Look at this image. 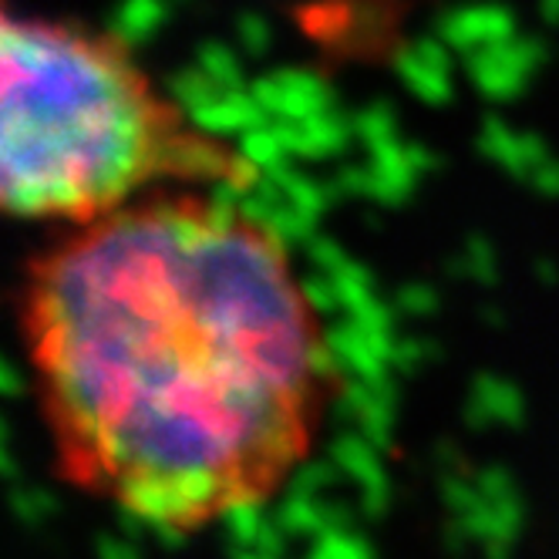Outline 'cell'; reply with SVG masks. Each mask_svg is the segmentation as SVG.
<instances>
[{"label": "cell", "mask_w": 559, "mask_h": 559, "mask_svg": "<svg viewBox=\"0 0 559 559\" xmlns=\"http://www.w3.org/2000/svg\"><path fill=\"white\" fill-rule=\"evenodd\" d=\"M350 321L361 328L365 334H374V331H394V307L378 300V297H368L361 307L347 310Z\"/></svg>", "instance_id": "cell-31"}, {"label": "cell", "mask_w": 559, "mask_h": 559, "mask_svg": "<svg viewBox=\"0 0 559 559\" xmlns=\"http://www.w3.org/2000/svg\"><path fill=\"white\" fill-rule=\"evenodd\" d=\"M526 182H530L536 192H543V195H559V163L549 155L546 163H539V166L530 169Z\"/></svg>", "instance_id": "cell-42"}, {"label": "cell", "mask_w": 559, "mask_h": 559, "mask_svg": "<svg viewBox=\"0 0 559 559\" xmlns=\"http://www.w3.org/2000/svg\"><path fill=\"white\" fill-rule=\"evenodd\" d=\"M34 324L68 438L111 478L219 472L233 492L297 459L310 337L260 229L169 203L118 216L51 260Z\"/></svg>", "instance_id": "cell-1"}, {"label": "cell", "mask_w": 559, "mask_h": 559, "mask_svg": "<svg viewBox=\"0 0 559 559\" xmlns=\"http://www.w3.org/2000/svg\"><path fill=\"white\" fill-rule=\"evenodd\" d=\"M435 465H438V472H442V475L465 468V462H462V455H459V449L452 442H438L435 445Z\"/></svg>", "instance_id": "cell-51"}, {"label": "cell", "mask_w": 559, "mask_h": 559, "mask_svg": "<svg viewBox=\"0 0 559 559\" xmlns=\"http://www.w3.org/2000/svg\"><path fill=\"white\" fill-rule=\"evenodd\" d=\"M533 273H536V280H543L546 287H552L556 280H559V273H556V263H552V260H536Z\"/></svg>", "instance_id": "cell-53"}, {"label": "cell", "mask_w": 559, "mask_h": 559, "mask_svg": "<svg viewBox=\"0 0 559 559\" xmlns=\"http://www.w3.org/2000/svg\"><path fill=\"white\" fill-rule=\"evenodd\" d=\"M307 374H310V381H344V378H350V371H347V365L341 361V357L331 350V344L328 341H310L307 344Z\"/></svg>", "instance_id": "cell-28"}, {"label": "cell", "mask_w": 559, "mask_h": 559, "mask_svg": "<svg viewBox=\"0 0 559 559\" xmlns=\"http://www.w3.org/2000/svg\"><path fill=\"white\" fill-rule=\"evenodd\" d=\"M300 129H304L300 158H334L337 152H344V145L354 135V118H344L337 108H331L304 118Z\"/></svg>", "instance_id": "cell-9"}, {"label": "cell", "mask_w": 559, "mask_h": 559, "mask_svg": "<svg viewBox=\"0 0 559 559\" xmlns=\"http://www.w3.org/2000/svg\"><path fill=\"white\" fill-rule=\"evenodd\" d=\"M95 552L102 559H132L139 552V543H132L122 533H98L95 536Z\"/></svg>", "instance_id": "cell-39"}, {"label": "cell", "mask_w": 559, "mask_h": 559, "mask_svg": "<svg viewBox=\"0 0 559 559\" xmlns=\"http://www.w3.org/2000/svg\"><path fill=\"white\" fill-rule=\"evenodd\" d=\"M21 378H17V368L11 365V361H4L0 365V391H4L8 397H14V394H21Z\"/></svg>", "instance_id": "cell-52"}, {"label": "cell", "mask_w": 559, "mask_h": 559, "mask_svg": "<svg viewBox=\"0 0 559 559\" xmlns=\"http://www.w3.org/2000/svg\"><path fill=\"white\" fill-rule=\"evenodd\" d=\"M297 290H300L304 307L313 310V313H321V317H331L334 310H344V307H341V294H337L334 276L324 273V270H313V273L300 276Z\"/></svg>", "instance_id": "cell-20"}, {"label": "cell", "mask_w": 559, "mask_h": 559, "mask_svg": "<svg viewBox=\"0 0 559 559\" xmlns=\"http://www.w3.org/2000/svg\"><path fill=\"white\" fill-rule=\"evenodd\" d=\"M341 475V468L331 462H304L297 465V472L290 475L287 489L290 492H300V496H321L328 486H334V478Z\"/></svg>", "instance_id": "cell-26"}, {"label": "cell", "mask_w": 559, "mask_h": 559, "mask_svg": "<svg viewBox=\"0 0 559 559\" xmlns=\"http://www.w3.org/2000/svg\"><path fill=\"white\" fill-rule=\"evenodd\" d=\"M155 169H173L192 179H216L229 169V155H223L216 145L203 139H173L158 135L152 148V173Z\"/></svg>", "instance_id": "cell-4"}, {"label": "cell", "mask_w": 559, "mask_h": 559, "mask_svg": "<svg viewBox=\"0 0 559 559\" xmlns=\"http://www.w3.org/2000/svg\"><path fill=\"white\" fill-rule=\"evenodd\" d=\"M519 152H523V158H526V166H530V169L539 166V163H546V158H549V148H546V142H543L536 132H519Z\"/></svg>", "instance_id": "cell-47"}, {"label": "cell", "mask_w": 559, "mask_h": 559, "mask_svg": "<svg viewBox=\"0 0 559 559\" xmlns=\"http://www.w3.org/2000/svg\"><path fill=\"white\" fill-rule=\"evenodd\" d=\"M4 206L14 216L108 206L152 173L155 111L129 48L4 17Z\"/></svg>", "instance_id": "cell-2"}, {"label": "cell", "mask_w": 559, "mask_h": 559, "mask_svg": "<svg viewBox=\"0 0 559 559\" xmlns=\"http://www.w3.org/2000/svg\"><path fill=\"white\" fill-rule=\"evenodd\" d=\"M374 546L357 530H321L310 536V556L313 559H368Z\"/></svg>", "instance_id": "cell-16"}, {"label": "cell", "mask_w": 559, "mask_h": 559, "mask_svg": "<svg viewBox=\"0 0 559 559\" xmlns=\"http://www.w3.org/2000/svg\"><path fill=\"white\" fill-rule=\"evenodd\" d=\"M438 496H442V506L449 509V515H465L472 506H478L486 496L478 492L475 478H465L462 472H449L438 483Z\"/></svg>", "instance_id": "cell-24"}, {"label": "cell", "mask_w": 559, "mask_h": 559, "mask_svg": "<svg viewBox=\"0 0 559 559\" xmlns=\"http://www.w3.org/2000/svg\"><path fill=\"white\" fill-rule=\"evenodd\" d=\"M405 152H408V166L415 169V173H428V169H438V158L431 148H425V145H418V142H405Z\"/></svg>", "instance_id": "cell-50"}, {"label": "cell", "mask_w": 559, "mask_h": 559, "mask_svg": "<svg viewBox=\"0 0 559 559\" xmlns=\"http://www.w3.org/2000/svg\"><path fill=\"white\" fill-rule=\"evenodd\" d=\"M324 509V530H354V512L341 502H321Z\"/></svg>", "instance_id": "cell-49"}, {"label": "cell", "mask_w": 559, "mask_h": 559, "mask_svg": "<svg viewBox=\"0 0 559 559\" xmlns=\"http://www.w3.org/2000/svg\"><path fill=\"white\" fill-rule=\"evenodd\" d=\"M354 139H361L368 148L394 139V111L388 102H371L368 108H361L354 115Z\"/></svg>", "instance_id": "cell-22"}, {"label": "cell", "mask_w": 559, "mask_h": 559, "mask_svg": "<svg viewBox=\"0 0 559 559\" xmlns=\"http://www.w3.org/2000/svg\"><path fill=\"white\" fill-rule=\"evenodd\" d=\"M468 543H472V539H468V533H465V526H462V519L452 515L449 523H445V530H442V546H445L452 556H459Z\"/></svg>", "instance_id": "cell-48"}, {"label": "cell", "mask_w": 559, "mask_h": 559, "mask_svg": "<svg viewBox=\"0 0 559 559\" xmlns=\"http://www.w3.org/2000/svg\"><path fill=\"white\" fill-rule=\"evenodd\" d=\"M391 506V483H388V475L374 478V483L361 486V515L368 519H381Z\"/></svg>", "instance_id": "cell-38"}, {"label": "cell", "mask_w": 559, "mask_h": 559, "mask_svg": "<svg viewBox=\"0 0 559 559\" xmlns=\"http://www.w3.org/2000/svg\"><path fill=\"white\" fill-rule=\"evenodd\" d=\"M166 92H169V98H173V105L179 108V111H192V108H199L203 102H210V98H219L223 92H219V85L213 82V78L203 71V68H186V71H176L173 78H169V85H166Z\"/></svg>", "instance_id": "cell-15"}, {"label": "cell", "mask_w": 559, "mask_h": 559, "mask_svg": "<svg viewBox=\"0 0 559 559\" xmlns=\"http://www.w3.org/2000/svg\"><path fill=\"white\" fill-rule=\"evenodd\" d=\"M465 270L472 280H478V284H496L499 276V260H496V247L489 243L486 236H468L465 239Z\"/></svg>", "instance_id": "cell-25"}, {"label": "cell", "mask_w": 559, "mask_h": 559, "mask_svg": "<svg viewBox=\"0 0 559 559\" xmlns=\"http://www.w3.org/2000/svg\"><path fill=\"white\" fill-rule=\"evenodd\" d=\"M189 122L199 135H206V139H219V135H239V126H236V118L226 105V98H210L203 102L199 108L189 111Z\"/></svg>", "instance_id": "cell-21"}, {"label": "cell", "mask_w": 559, "mask_h": 559, "mask_svg": "<svg viewBox=\"0 0 559 559\" xmlns=\"http://www.w3.org/2000/svg\"><path fill=\"white\" fill-rule=\"evenodd\" d=\"M394 307L412 313V317H428V313L438 310V294L428 284H408V287H402L394 294Z\"/></svg>", "instance_id": "cell-33"}, {"label": "cell", "mask_w": 559, "mask_h": 559, "mask_svg": "<svg viewBox=\"0 0 559 559\" xmlns=\"http://www.w3.org/2000/svg\"><path fill=\"white\" fill-rule=\"evenodd\" d=\"M331 276H334V284H337L344 313L354 310V307H361L368 297H374V280H371V273H368L361 263L347 260V263H344L337 273H331Z\"/></svg>", "instance_id": "cell-23"}, {"label": "cell", "mask_w": 559, "mask_h": 559, "mask_svg": "<svg viewBox=\"0 0 559 559\" xmlns=\"http://www.w3.org/2000/svg\"><path fill=\"white\" fill-rule=\"evenodd\" d=\"M442 354V347H438V341H421V337H405L394 344V354H391V371L397 374H412L421 361H428V357H438Z\"/></svg>", "instance_id": "cell-30"}, {"label": "cell", "mask_w": 559, "mask_h": 559, "mask_svg": "<svg viewBox=\"0 0 559 559\" xmlns=\"http://www.w3.org/2000/svg\"><path fill=\"white\" fill-rule=\"evenodd\" d=\"M239 152H243L250 163H257L263 173L280 166L287 158L284 145H280V139L273 135V126H257V129H247V132H239Z\"/></svg>", "instance_id": "cell-19"}, {"label": "cell", "mask_w": 559, "mask_h": 559, "mask_svg": "<svg viewBox=\"0 0 559 559\" xmlns=\"http://www.w3.org/2000/svg\"><path fill=\"white\" fill-rule=\"evenodd\" d=\"M412 48H415V55H418L421 61H428V64H435V68H445V71H449V45L442 41V37H418V41H415Z\"/></svg>", "instance_id": "cell-46"}, {"label": "cell", "mask_w": 559, "mask_h": 559, "mask_svg": "<svg viewBox=\"0 0 559 559\" xmlns=\"http://www.w3.org/2000/svg\"><path fill=\"white\" fill-rule=\"evenodd\" d=\"M8 506H11V515L17 519L21 526H41L45 519H51L58 512V499L45 489H34V486H17L11 483V492H8Z\"/></svg>", "instance_id": "cell-17"}, {"label": "cell", "mask_w": 559, "mask_h": 559, "mask_svg": "<svg viewBox=\"0 0 559 559\" xmlns=\"http://www.w3.org/2000/svg\"><path fill=\"white\" fill-rule=\"evenodd\" d=\"M266 523V515L260 509V496L250 486L233 489L219 502V526H223V543L229 546H253L260 526Z\"/></svg>", "instance_id": "cell-7"}, {"label": "cell", "mask_w": 559, "mask_h": 559, "mask_svg": "<svg viewBox=\"0 0 559 559\" xmlns=\"http://www.w3.org/2000/svg\"><path fill=\"white\" fill-rule=\"evenodd\" d=\"M478 152H483L486 158H492L496 166H502L515 179L530 176L526 158H523V152H519V132H512L502 118H486L483 122V132H478Z\"/></svg>", "instance_id": "cell-11"}, {"label": "cell", "mask_w": 559, "mask_h": 559, "mask_svg": "<svg viewBox=\"0 0 559 559\" xmlns=\"http://www.w3.org/2000/svg\"><path fill=\"white\" fill-rule=\"evenodd\" d=\"M462 418H465V425H468L472 431H486L489 425H496V415L489 412V405H486L478 394H472V391H468V397H465Z\"/></svg>", "instance_id": "cell-43"}, {"label": "cell", "mask_w": 559, "mask_h": 559, "mask_svg": "<svg viewBox=\"0 0 559 559\" xmlns=\"http://www.w3.org/2000/svg\"><path fill=\"white\" fill-rule=\"evenodd\" d=\"M195 64L213 78V82L219 85V92L243 88V71H239V61L233 58V51H229V48H223V45H213V41H210V45L199 48Z\"/></svg>", "instance_id": "cell-18"}, {"label": "cell", "mask_w": 559, "mask_h": 559, "mask_svg": "<svg viewBox=\"0 0 559 559\" xmlns=\"http://www.w3.org/2000/svg\"><path fill=\"white\" fill-rule=\"evenodd\" d=\"M472 394H478L483 402L489 405V412L496 415L499 425H509V428H519L523 425V412H526V402H523V391L515 384L483 371L472 378Z\"/></svg>", "instance_id": "cell-12"}, {"label": "cell", "mask_w": 559, "mask_h": 559, "mask_svg": "<svg viewBox=\"0 0 559 559\" xmlns=\"http://www.w3.org/2000/svg\"><path fill=\"white\" fill-rule=\"evenodd\" d=\"M199 216H203V223H206L210 229H216V233L236 229V223H239V210L223 206V203H210V199H206V206L199 210Z\"/></svg>", "instance_id": "cell-44"}, {"label": "cell", "mask_w": 559, "mask_h": 559, "mask_svg": "<svg viewBox=\"0 0 559 559\" xmlns=\"http://www.w3.org/2000/svg\"><path fill=\"white\" fill-rule=\"evenodd\" d=\"M478 317H483V324H489V328H506V313L499 310V307H478Z\"/></svg>", "instance_id": "cell-54"}, {"label": "cell", "mask_w": 559, "mask_h": 559, "mask_svg": "<svg viewBox=\"0 0 559 559\" xmlns=\"http://www.w3.org/2000/svg\"><path fill=\"white\" fill-rule=\"evenodd\" d=\"M169 17V0H122L111 17L108 31L122 48H142L148 37L166 24Z\"/></svg>", "instance_id": "cell-6"}, {"label": "cell", "mask_w": 559, "mask_h": 559, "mask_svg": "<svg viewBox=\"0 0 559 559\" xmlns=\"http://www.w3.org/2000/svg\"><path fill=\"white\" fill-rule=\"evenodd\" d=\"M115 530L122 533V536H129L132 543H139L142 536H148V530H152V523L148 519L139 512V509H132V506H118V512H115Z\"/></svg>", "instance_id": "cell-40"}, {"label": "cell", "mask_w": 559, "mask_h": 559, "mask_svg": "<svg viewBox=\"0 0 559 559\" xmlns=\"http://www.w3.org/2000/svg\"><path fill=\"white\" fill-rule=\"evenodd\" d=\"M247 88H250V95L260 102V108L273 118L276 108H280V98H284V85H280L273 74H266V78H257V82L247 85Z\"/></svg>", "instance_id": "cell-41"}, {"label": "cell", "mask_w": 559, "mask_h": 559, "mask_svg": "<svg viewBox=\"0 0 559 559\" xmlns=\"http://www.w3.org/2000/svg\"><path fill=\"white\" fill-rule=\"evenodd\" d=\"M287 533L284 526L276 523V519H266V523L260 526L257 539H253V549H257V559H276V556H284L287 549Z\"/></svg>", "instance_id": "cell-37"}, {"label": "cell", "mask_w": 559, "mask_h": 559, "mask_svg": "<svg viewBox=\"0 0 559 559\" xmlns=\"http://www.w3.org/2000/svg\"><path fill=\"white\" fill-rule=\"evenodd\" d=\"M472 478H475L478 492H483L486 499H502V496L515 492V478L502 465H486V468H478Z\"/></svg>", "instance_id": "cell-34"}, {"label": "cell", "mask_w": 559, "mask_h": 559, "mask_svg": "<svg viewBox=\"0 0 559 559\" xmlns=\"http://www.w3.org/2000/svg\"><path fill=\"white\" fill-rule=\"evenodd\" d=\"M287 199H290L294 206H300L304 213H310L313 219H321V216L331 210V203H334V195H331L328 182H313V179H307V176H297V179L290 182Z\"/></svg>", "instance_id": "cell-27"}, {"label": "cell", "mask_w": 559, "mask_h": 559, "mask_svg": "<svg viewBox=\"0 0 559 559\" xmlns=\"http://www.w3.org/2000/svg\"><path fill=\"white\" fill-rule=\"evenodd\" d=\"M394 74L425 102V105H445L452 98V85H449V71L445 68H435L428 61H421L415 55V48H397L394 58Z\"/></svg>", "instance_id": "cell-8"}, {"label": "cell", "mask_w": 559, "mask_h": 559, "mask_svg": "<svg viewBox=\"0 0 559 559\" xmlns=\"http://www.w3.org/2000/svg\"><path fill=\"white\" fill-rule=\"evenodd\" d=\"M334 182H337L341 195H365V199H371V192H374V166L371 163L368 166H344L334 176Z\"/></svg>", "instance_id": "cell-36"}, {"label": "cell", "mask_w": 559, "mask_h": 559, "mask_svg": "<svg viewBox=\"0 0 559 559\" xmlns=\"http://www.w3.org/2000/svg\"><path fill=\"white\" fill-rule=\"evenodd\" d=\"M276 206H280L276 199H270V195H263L257 189H247L243 203H239V223H247L250 229H263Z\"/></svg>", "instance_id": "cell-35"}, {"label": "cell", "mask_w": 559, "mask_h": 559, "mask_svg": "<svg viewBox=\"0 0 559 559\" xmlns=\"http://www.w3.org/2000/svg\"><path fill=\"white\" fill-rule=\"evenodd\" d=\"M186 523H179V519H158V523H152L148 536L158 543V546H166V549H179L186 543Z\"/></svg>", "instance_id": "cell-45"}, {"label": "cell", "mask_w": 559, "mask_h": 559, "mask_svg": "<svg viewBox=\"0 0 559 559\" xmlns=\"http://www.w3.org/2000/svg\"><path fill=\"white\" fill-rule=\"evenodd\" d=\"M539 14L546 24H559V0H539Z\"/></svg>", "instance_id": "cell-55"}, {"label": "cell", "mask_w": 559, "mask_h": 559, "mask_svg": "<svg viewBox=\"0 0 559 559\" xmlns=\"http://www.w3.org/2000/svg\"><path fill=\"white\" fill-rule=\"evenodd\" d=\"M313 216L310 213H304L300 206H294L290 199H284L276 210H273V216H270V223L260 229L273 247H280V250H294V247H304L307 239L313 236Z\"/></svg>", "instance_id": "cell-14"}, {"label": "cell", "mask_w": 559, "mask_h": 559, "mask_svg": "<svg viewBox=\"0 0 559 559\" xmlns=\"http://www.w3.org/2000/svg\"><path fill=\"white\" fill-rule=\"evenodd\" d=\"M273 519L280 526H284V533L294 539V536H317L324 530V509H321V499L317 496H300V492H290L284 496V502L276 506Z\"/></svg>", "instance_id": "cell-13"}, {"label": "cell", "mask_w": 559, "mask_h": 559, "mask_svg": "<svg viewBox=\"0 0 559 559\" xmlns=\"http://www.w3.org/2000/svg\"><path fill=\"white\" fill-rule=\"evenodd\" d=\"M331 459L341 468V475H350L357 486H368V483H374V478L384 475L378 449L368 442L361 431L341 428V435L331 442Z\"/></svg>", "instance_id": "cell-10"}, {"label": "cell", "mask_w": 559, "mask_h": 559, "mask_svg": "<svg viewBox=\"0 0 559 559\" xmlns=\"http://www.w3.org/2000/svg\"><path fill=\"white\" fill-rule=\"evenodd\" d=\"M512 34H519L515 14L502 4H472V8L445 11L438 17V37L462 55L475 51L478 45L506 41Z\"/></svg>", "instance_id": "cell-3"}, {"label": "cell", "mask_w": 559, "mask_h": 559, "mask_svg": "<svg viewBox=\"0 0 559 559\" xmlns=\"http://www.w3.org/2000/svg\"><path fill=\"white\" fill-rule=\"evenodd\" d=\"M304 250H307V260H310V266L313 270H324V273H337L344 263H347V257H344V250L334 243L331 236H310L307 243H304Z\"/></svg>", "instance_id": "cell-32"}, {"label": "cell", "mask_w": 559, "mask_h": 559, "mask_svg": "<svg viewBox=\"0 0 559 559\" xmlns=\"http://www.w3.org/2000/svg\"><path fill=\"white\" fill-rule=\"evenodd\" d=\"M236 37H239V45H243L247 55L263 58L270 51V45H273V27H270L266 17L247 11V14L236 17Z\"/></svg>", "instance_id": "cell-29"}, {"label": "cell", "mask_w": 559, "mask_h": 559, "mask_svg": "<svg viewBox=\"0 0 559 559\" xmlns=\"http://www.w3.org/2000/svg\"><path fill=\"white\" fill-rule=\"evenodd\" d=\"M465 68H468V78L472 85L483 92L486 98L492 102H512L523 95L530 74L519 71L512 61H506L492 45H478L475 51L465 55Z\"/></svg>", "instance_id": "cell-5"}]
</instances>
